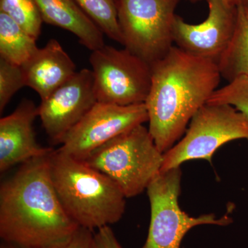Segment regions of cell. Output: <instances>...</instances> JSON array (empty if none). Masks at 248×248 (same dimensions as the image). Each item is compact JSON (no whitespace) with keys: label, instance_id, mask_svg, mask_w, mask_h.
Here are the masks:
<instances>
[{"label":"cell","instance_id":"6da1fadb","mask_svg":"<svg viewBox=\"0 0 248 248\" xmlns=\"http://www.w3.org/2000/svg\"><path fill=\"white\" fill-rule=\"evenodd\" d=\"M50 156L24 163L0 186V237L23 248H62L79 226L59 200Z\"/></svg>","mask_w":248,"mask_h":248},{"label":"cell","instance_id":"7a4b0ae2","mask_svg":"<svg viewBox=\"0 0 248 248\" xmlns=\"http://www.w3.org/2000/svg\"><path fill=\"white\" fill-rule=\"evenodd\" d=\"M146 104L149 130L161 153L169 151L187 130L193 116L218 89L222 78L215 62L193 56L173 46L151 65Z\"/></svg>","mask_w":248,"mask_h":248},{"label":"cell","instance_id":"3957f363","mask_svg":"<svg viewBox=\"0 0 248 248\" xmlns=\"http://www.w3.org/2000/svg\"><path fill=\"white\" fill-rule=\"evenodd\" d=\"M50 173L62 206L79 227L97 231L123 217L127 198L120 187L84 161L55 150Z\"/></svg>","mask_w":248,"mask_h":248},{"label":"cell","instance_id":"277c9868","mask_svg":"<svg viewBox=\"0 0 248 248\" xmlns=\"http://www.w3.org/2000/svg\"><path fill=\"white\" fill-rule=\"evenodd\" d=\"M84 163L110 178L126 198L146 190L161 172L164 153L143 124L99 147Z\"/></svg>","mask_w":248,"mask_h":248},{"label":"cell","instance_id":"5b68a950","mask_svg":"<svg viewBox=\"0 0 248 248\" xmlns=\"http://www.w3.org/2000/svg\"><path fill=\"white\" fill-rule=\"evenodd\" d=\"M236 140L248 141V117L231 105L206 103L192 117L185 136L164 153L161 172L190 160L211 162L220 147Z\"/></svg>","mask_w":248,"mask_h":248},{"label":"cell","instance_id":"8992f818","mask_svg":"<svg viewBox=\"0 0 248 248\" xmlns=\"http://www.w3.org/2000/svg\"><path fill=\"white\" fill-rule=\"evenodd\" d=\"M180 0H117L124 48L150 65L173 46L175 10Z\"/></svg>","mask_w":248,"mask_h":248},{"label":"cell","instance_id":"52a82bcc","mask_svg":"<svg viewBox=\"0 0 248 248\" xmlns=\"http://www.w3.org/2000/svg\"><path fill=\"white\" fill-rule=\"evenodd\" d=\"M180 167L161 172L147 187L151 203V222L146 243L141 248H180L186 234L201 225L226 226L232 219L214 214L191 217L179 206Z\"/></svg>","mask_w":248,"mask_h":248},{"label":"cell","instance_id":"ba28073f","mask_svg":"<svg viewBox=\"0 0 248 248\" xmlns=\"http://www.w3.org/2000/svg\"><path fill=\"white\" fill-rule=\"evenodd\" d=\"M97 102L120 106L146 102L151 87V65L128 49L104 45L89 58Z\"/></svg>","mask_w":248,"mask_h":248},{"label":"cell","instance_id":"9c48e42d","mask_svg":"<svg viewBox=\"0 0 248 248\" xmlns=\"http://www.w3.org/2000/svg\"><path fill=\"white\" fill-rule=\"evenodd\" d=\"M147 122L144 103L120 106L97 102L68 133L58 150L84 161L112 139Z\"/></svg>","mask_w":248,"mask_h":248},{"label":"cell","instance_id":"30bf717a","mask_svg":"<svg viewBox=\"0 0 248 248\" xmlns=\"http://www.w3.org/2000/svg\"><path fill=\"white\" fill-rule=\"evenodd\" d=\"M97 102L93 71L84 68L41 100L38 117L50 140L62 144Z\"/></svg>","mask_w":248,"mask_h":248},{"label":"cell","instance_id":"8fae6325","mask_svg":"<svg viewBox=\"0 0 248 248\" xmlns=\"http://www.w3.org/2000/svg\"><path fill=\"white\" fill-rule=\"evenodd\" d=\"M206 1L208 16L200 24H188L177 15L173 41L176 46L186 53L218 64L234 33L237 7L223 0Z\"/></svg>","mask_w":248,"mask_h":248},{"label":"cell","instance_id":"7c38bea8","mask_svg":"<svg viewBox=\"0 0 248 248\" xmlns=\"http://www.w3.org/2000/svg\"><path fill=\"white\" fill-rule=\"evenodd\" d=\"M38 116V107L24 99L14 112L0 120V172L55 151L41 147L36 141L33 122Z\"/></svg>","mask_w":248,"mask_h":248},{"label":"cell","instance_id":"4fadbf2b","mask_svg":"<svg viewBox=\"0 0 248 248\" xmlns=\"http://www.w3.org/2000/svg\"><path fill=\"white\" fill-rule=\"evenodd\" d=\"M21 67L26 86L37 92L41 100L48 97L77 72L76 63L55 39H50Z\"/></svg>","mask_w":248,"mask_h":248},{"label":"cell","instance_id":"5bb4252c","mask_svg":"<svg viewBox=\"0 0 248 248\" xmlns=\"http://www.w3.org/2000/svg\"><path fill=\"white\" fill-rule=\"evenodd\" d=\"M43 22L69 31L91 51L105 45L102 31L75 0H34Z\"/></svg>","mask_w":248,"mask_h":248},{"label":"cell","instance_id":"9a60e30c","mask_svg":"<svg viewBox=\"0 0 248 248\" xmlns=\"http://www.w3.org/2000/svg\"><path fill=\"white\" fill-rule=\"evenodd\" d=\"M217 65L222 78L228 82L248 76V11L244 4L237 7L234 33Z\"/></svg>","mask_w":248,"mask_h":248},{"label":"cell","instance_id":"2e32d148","mask_svg":"<svg viewBox=\"0 0 248 248\" xmlns=\"http://www.w3.org/2000/svg\"><path fill=\"white\" fill-rule=\"evenodd\" d=\"M36 41L7 15L0 12V58L22 66L38 50Z\"/></svg>","mask_w":248,"mask_h":248},{"label":"cell","instance_id":"e0dca14e","mask_svg":"<svg viewBox=\"0 0 248 248\" xmlns=\"http://www.w3.org/2000/svg\"><path fill=\"white\" fill-rule=\"evenodd\" d=\"M104 35L123 45L117 18V0H75Z\"/></svg>","mask_w":248,"mask_h":248},{"label":"cell","instance_id":"ac0fdd59","mask_svg":"<svg viewBox=\"0 0 248 248\" xmlns=\"http://www.w3.org/2000/svg\"><path fill=\"white\" fill-rule=\"evenodd\" d=\"M0 12L7 15L36 40L40 37L44 22L34 0H0Z\"/></svg>","mask_w":248,"mask_h":248},{"label":"cell","instance_id":"d6986e66","mask_svg":"<svg viewBox=\"0 0 248 248\" xmlns=\"http://www.w3.org/2000/svg\"><path fill=\"white\" fill-rule=\"evenodd\" d=\"M207 103L231 105L248 118V76H240L217 89Z\"/></svg>","mask_w":248,"mask_h":248},{"label":"cell","instance_id":"ffe728a7","mask_svg":"<svg viewBox=\"0 0 248 248\" xmlns=\"http://www.w3.org/2000/svg\"><path fill=\"white\" fill-rule=\"evenodd\" d=\"M26 86L22 67L0 58V112L19 90Z\"/></svg>","mask_w":248,"mask_h":248},{"label":"cell","instance_id":"44dd1931","mask_svg":"<svg viewBox=\"0 0 248 248\" xmlns=\"http://www.w3.org/2000/svg\"><path fill=\"white\" fill-rule=\"evenodd\" d=\"M94 248H122L110 226L103 227L94 234Z\"/></svg>","mask_w":248,"mask_h":248},{"label":"cell","instance_id":"7402d4cb","mask_svg":"<svg viewBox=\"0 0 248 248\" xmlns=\"http://www.w3.org/2000/svg\"><path fill=\"white\" fill-rule=\"evenodd\" d=\"M62 248H94V233L91 230L79 227L71 241Z\"/></svg>","mask_w":248,"mask_h":248},{"label":"cell","instance_id":"603a6c76","mask_svg":"<svg viewBox=\"0 0 248 248\" xmlns=\"http://www.w3.org/2000/svg\"><path fill=\"white\" fill-rule=\"evenodd\" d=\"M187 1L192 3H196L202 1V0H187ZM205 1H207V0H205ZM223 1H226V3L232 5V6H236V7L245 4V0H223Z\"/></svg>","mask_w":248,"mask_h":248},{"label":"cell","instance_id":"cb8c5ba5","mask_svg":"<svg viewBox=\"0 0 248 248\" xmlns=\"http://www.w3.org/2000/svg\"><path fill=\"white\" fill-rule=\"evenodd\" d=\"M0 248H23L18 247L17 246H15L9 243L4 242V241H1V244H0Z\"/></svg>","mask_w":248,"mask_h":248},{"label":"cell","instance_id":"d4e9b609","mask_svg":"<svg viewBox=\"0 0 248 248\" xmlns=\"http://www.w3.org/2000/svg\"><path fill=\"white\" fill-rule=\"evenodd\" d=\"M244 5L248 11V0H245V4Z\"/></svg>","mask_w":248,"mask_h":248}]
</instances>
